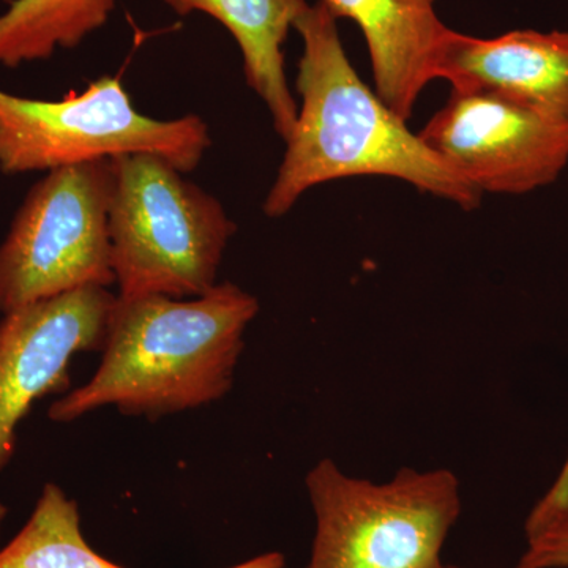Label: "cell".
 Returning <instances> with one entry per match:
<instances>
[{
	"instance_id": "17",
	"label": "cell",
	"mask_w": 568,
	"mask_h": 568,
	"mask_svg": "<svg viewBox=\"0 0 568 568\" xmlns=\"http://www.w3.org/2000/svg\"><path fill=\"white\" fill-rule=\"evenodd\" d=\"M439 568H462V567H455V566H444V564H443V566H440Z\"/></svg>"
},
{
	"instance_id": "13",
	"label": "cell",
	"mask_w": 568,
	"mask_h": 568,
	"mask_svg": "<svg viewBox=\"0 0 568 568\" xmlns=\"http://www.w3.org/2000/svg\"><path fill=\"white\" fill-rule=\"evenodd\" d=\"M0 568H126L97 552L81 530L78 504L47 484L24 528L0 549Z\"/></svg>"
},
{
	"instance_id": "18",
	"label": "cell",
	"mask_w": 568,
	"mask_h": 568,
	"mask_svg": "<svg viewBox=\"0 0 568 568\" xmlns=\"http://www.w3.org/2000/svg\"><path fill=\"white\" fill-rule=\"evenodd\" d=\"M433 2H435V0H433Z\"/></svg>"
},
{
	"instance_id": "10",
	"label": "cell",
	"mask_w": 568,
	"mask_h": 568,
	"mask_svg": "<svg viewBox=\"0 0 568 568\" xmlns=\"http://www.w3.org/2000/svg\"><path fill=\"white\" fill-rule=\"evenodd\" d=\"M336 18L361 28L376 92L407 119L422 92L436 80V63L448 28L437 18L433 0H323Z\"/></svg>"
},
{
	"instance_id": "3",
	"label": "cell",
	"mask_w": 568,
	"mask_h": 568,
	"mask_svg": "<svg viewBox=\"0 0 568 568\" xmlns=\"http://www.w3.org/2000/svg\"><path fill=\"white\" fill-rule=\"evenodd\" d=\"M112 271L122 297L209 293L237 224L222 203L152 153L112 159Z\"/></svg>"
},
{
	"instance_id": "14",
	"label": "cell",
	"mask_w": 568,
	"mask_h": 568,
	"mask_svg": "<svg viewBox=\"0 0 568 568\" xmlns=\"http://www.w3.org/2000/svg\"><path fill=\"white\" fill-rule=\"evenodd\" d=\"M526 549L514 568H568V497L541 496L525 525Z\"/></svg>"
},
{
	"instance_id": "15",
	"label": "cell",
	"mask_w": 568,
	"mask_h": 568,
	"mask_svg": "<svg viewBox=\"0 0 568 568\" xmlns=\"http://www.w3.org/2000/svg\"><path fill=\"white\" fill-rule=\"evenodd\" d=\"M549 495L567 497L568 496V455L562 467H560L558 477L552 481L551 487L548 488Z\"/></svg>"
},
{
	"instance_id": "7",
	"label": "cell",
	"mask_w": 568,
	"mask_h": 568,
	"mask_svg": "<svg viewBox=\"0 0 568 568\" xmlns=\"http://www.w3.org/2000/svg\"><path fill=\"white\" fill-rule=\"evenodd\" d=\"M420 138L481 194L544 189L568 164L567 121L493 92L452 91Z\"/></svg>"
},
{
	"instance_id": "12",
	"label": "cell",
	"mask_w": 568,
	"mask_h": 568,
	"mask_svg": "<svg viewBox=\"0 0 568 568\" xmlns=\"http://www.w3.org/2000/svg\"><path fill=\"white\" fill-rule=\"evenodd\" d=\"M115 0H13L0 14V65L48 61L102 29Z\"/></svg>"
},
{
	"instance_id": "16",
	"label": "cell",
	"mask_w": 568,
	"mask_h": 568,
	"mask_svg": "<svg viewBox=\"0 0 568 568\" xmlns=\"http://www.w3.org/2000/svg\"><path fill=\"white\" fill-rule=\"evenodd\" d=\"M7 514H9V508H7L6 506H3L2 503H0V523H2L3 519H6Z\"/></svg>"
},
{
	"instance_id": "11",
	"label": "cell",
	"mask_w": 568,
	"mask_h": 568,
	"mask_svg": "<svg viewBox=\"0 0 568 568\" xmlns=\"http://www.w3.org/2000/svg\"><path fill=\"white\" fill-rule=\"evenodd\" d=\"M175 13L209 14L231 32L244 58L246 82L263 100L276 133L286 141L298 106L284 71L283 44L306 0H163Z\"/></svg>"
},
{
	"instance_id": "5",
	"label": "cell",
	"mask_w": 568,
	"mask_h": 568,
	"mask_svg": "<svg viewBox=\"0 0 568 568\" xmlns=\"http://www.w3.org/2000/svg\"><path fill=\"white\" fill-rule=\"evenodd\" d=\"M212 145L200 115L159 121L133 106L121 80L103 77L67 99H22L0 89V171L17 175L152 153L190 173Z\"/></svg>"
},
{
	"instance_id": "4",
	"label": "cell",
	"mask_w": 568,
	"mask_h": 568,
	"mask_svg": "<svg viewBox=\"0 0 568 568\" xmlns=\"http://www.w3.org/2000/svg\"><path fill=\"white\" fill-rule=\"evenodd\" d=\"M305 487L316 521L306 568H439L462 514L459 480L446 467H403L377 484L323 458Z\"/></svg>"
},
{
	"instance_id": "2",
	"label": "cell",
	"mask_w": 568,
	"mask_h": 568,
	"mask_svg": "<svg viewBox=\"0 0 568 568\" xmlns=\"http://www.w3.org/2000/svg\"><path fill=\"white\" fill-rule=\"evenodd\" d=\"M257 313V298L230 282L190 298L115 295L95 375L52 403L51 420L108 406L155 420L219 402L233 388Z\"/></svg>"
},
{
	"instance_id": "1",
	"label": "cell",
	"mask_w": 568,
	"mask_h": 568,
	"mask_svg": "<svg viewBox=\"0 0 568 568\" xmlns=\"http://www.w3.org/2000/svg\"><path fill=\"white\" fill-rule=\"evenodd\" d=\"M336 21L323 0L295 21L304 43L295 81L302 106L265 196V215L280 219L313 186L362 175L398 179L463 211L477 209L481 193L361 80Z\"/></svg>"
},
{
	"instance_id": "9",
	"label": "cell",
	"mask_w": 568,
	"mask_h": 568,
	"mask_svg": "<svg viewBox=\"0 0 568 568\" xmlns=\"http://www.w3.org/2000/svg\"><path fill=\"white\" fill-rule=\"evenodd\" d=\"M436 80L452 91H484L568 122V32L514 31L477 39L448 29Z\"/></svg>"
},
{
	"instance_id": "6",
	"label": "cell",
	"mask_w": 568,
	"mask_h": 568,
	"mask_svg": "<svg viewBox=\"0 0 568 568\" xmlns=\"http://www.w3.org/2000/svg\"><path fill=\"white\" fill-rule=\"evenodd\" d=\"M112 160L48 171L0 245V313L82 287H110Z\"/></svg>"
},
{
	"instance_id": "8",
	"label": "cell",
	"mask_w": 568,
	"mask_h": 568,
	"mask_svg": "<svg viewBox=\"0 0 568 568\" xmlns=\"http://www.w3.org/2000/svg\"><path fill=\"white\" fill-rule=\"evenodd\" d=\"M115 295L91 286L3 313L0 321V473L33 403L70 388L77 354L102 353Z\"/></svg>"
}]
</instances>
